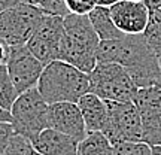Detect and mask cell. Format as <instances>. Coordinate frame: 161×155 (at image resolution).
<instances>
[{"mask_svg": "<svg viewBox=\"0 0 161 155\" xmlns=\"http://www.w3.org/2000/svg\"><path fill=\"white\" fill-rule=\"evenodd\" d=\"M97 64H118L124 67L137 90H161L160 60L146 43L143 35H124L121 39L100 42Z\"/></svg>", "mask_w": 161, "mask_h": 155, "instance_id": "1", "label": "cell"}, {"mask_svg": "<svg viewBox=\"0 0 161 155\" xmlns=\"http://www.w3.org/2000/svg\"><path fill=\"white\" fill-rule=\"evenodd\" d=\"M64 39L60 48L58 61L70 64L90 75L97 66V49L100 39L92 29L88 15L70 14L63 19Z\"/></svg>", "mask_w": 161, "mask_h": 155, "instance_id": "2", "label": "cell"}, {"mask_svg": "<svg viewBox=\"0 0 161 155\" xmlns=\"http://www.w3.org/2000/svg\"><path fill=\"white\" fill-rule=\"evenodd\" d=\"M37 91L49 106L78 103L82 96L90 92V78L64 61H52L43 67Z\"/></svg>", "mask_w": 161, "mask_h": 155, "instance_id": "3", "label": "cell"}, {"mask_svg": "<svg viewBox=\"0 0 161 155\" xmlns=\"http://www.w3.org/2000/svg\"><path fill=\"white\" fill-rule=\"evenodd\" d=\"M90 92L110 103L134 102L137 88L133 84L130 75L118 64H97L88 75Z\"/></svg>", "mask_w": 161, "mask_h": 155, "instance_id": "4", "label": "cell"}, {"mask_svg": "<svg viewBox=\"0 0 161 155\" xmlns=\"http://www.w3.org/2000/svg\"><path fill=\"white\" fill-rule=\"evenodd\" d=\"M48 110L49 104L42 98L37 88L21 94L11 109L15 134L27 139L30 143L35 142L40 133L49 128Z\"/></svg>", "mask_w": 161, "mask_h": 155, "instance_id": "5", "label": "cell"}, {"mask_svg": "<svg viewBox=\"0 0 161 155\" xmlns=\"http://www.w3.org/2000/svg\"><path fill=\"white\" fill-rule=\"evenodd\" d=\"M43 18L45 14L31 0L17 2L11 9L0 14V42L8 46L25 45Z\"/></svg>", "mask_w": 161, "mask_h": 155, "instance_id": "6", "label": "cell"}, {"mask_svg": "<svg viewBox=\"0 0 161 155\" xmlns=\"http://www.w3.org/2000/svg\"><path fill=\"white\" fill-rule=\"evenodd\" d=\"M108 104V121L103 128V136L109 140L112 146L121 143H140L143 142L142 121L136 104L127 103Z\"/></svg>", "mask_w": 161, "mask_h": 155, "instance_id": "7", "label": "cell"}, {"mask_svg": "<svg viewBox=\"0 0 161 155\" xmlns=\"http://www.w3.org/2000/svg\"><path fill=\"white\" fill-rule=\"evenodd\" d=\"M5 67L19 96L37 88L43 72L42 63L29 51L25 45L9 46V55Z\"/></svg>", "mask_w": 161, "mask_h": 155, "instance_id": "8", "label": "cell"}, {"mask_svg": "<svg viewBox=\"0 0 161 155\" xmlns=\"http://www.w3.org/2000/svg\"><path fill=\"white\" fill-rule=\"evenodd\" d=\"M64 39V25L61 18L46 17L37 25L25 46L45 67L52 61H58L60 48Z\"/></svg>", "mask_w": 161, "mask_h": 155, "instance_id": "9", "label": "cell"}, {"mask_svg": "<svg viewBox=\"0 0 161 155\" xmlns=\"http://www.w3.org/2000/svg\"><path fill=\"white\" fill-rule=\"evenodd\" d=\"M133 103L136 104L142 121L143 143L148 146H161V90H139Z\"/></svg>", "mask_w": 161, "mask_h": 155, "instance_id": "10", "label": "cell"}, {"mask_svg": "<svg viewBox=\"0 0 161 155\" xmlns=\"http://www.w3.org/2000/svg\"><path fill=\"white\" fill-rule=\"evenodd\" d=\"M109 12L115 27L122 35L139 36L145 33L149 18L146 2L142 0L114 2L109 6Z\"/></svg>", "mask_w": 161, "mask_h": 155, "instance_id": "11", "label": "cell"}, {"mask_svg": "<svg viewBox=\"0 0 161 155\" xmlns=\"http://www.w3.org/2000/svg\"><path fill=\"white\" fill-rule=\"evenodd\" d=\"M48 125L54 131L66 134L78 142H82L88 134L82 113L76 103L51 104L48 110Z\"/></svg>", "mask_w": 161, "mask_h": 155, "instance_id": "12", "label": "cell"}, {"mask_svg": "<svg viewBox=\"0 0 161 155\" xmlns=\"http://www.w3.org/2000/svg\"><path fill=\"white\" fill-rule=\"evenodd\" d=\"M31 146L40 155H78L79 142L48 128L31 142Z\"/></svg>", "mask_w": 161, "mask_h": 155, "instance_id": "13", "label": "cell"}, {"mask_svg": "<svg viewBox=\"0 0 161 155\" xmlns=\"http://www.w3.org/2000/svg\"><path fill=\"white\" fill-rule=\"evenodd\" d=\"M84 122H85L86 133H102L103 131L106 121H108V104L102 98L88 92L82 96L78 102Z\"/></svg>", "mask_w": 161, "mask_h": 155, "instance_id": "14", "label": "cell"}, {"mask_svg": "<svg viewBox=\"0 0 161 155\" xmlns=\"http://www.w3.org/2000/svg\"><path fill=\"white\" fill-rule=\"evenodd\" d=\"M90 23H91L92 29L98 36L100 42H108V40H116L122 37V33L115 27V24L112 21L109 8L106 6L97 5L91 12H90Z\"/></svg>", "mask_w": 161, "mask_h": 155, "instance_id": "15", "label": "cell"}, {"mask_svg": "<svg viewBox=\"0 0 161 155\" xmlns=\"http://www.w3.org/2000/svg\"><path fill=\"white\" fill-rule=\"evenodd\" d=\"M146 6L149 18L143 37L152 52L161 60V0H146Z\"/></svg>", "mask_w": 161, "mask_h": 155, "instance_id": "16", "label": "cell"}, {"mask_svg": "<svg viewBox=\"0 0 161 155\" xmlns=\"http://www.w3.org/2000/svg\"><path fill=\"white\" fill-rule=\"evenodd\" d=\"M78 155H115V148L103 133H88L86 137L79 142Z\"/></svg>", "mask_w": 161, "mask_h": 155, "instance_id": "17", "label": "cell"}, {"mask_svg": "<svg viewBox=\"0 0 161 155\" xmlns=\"http://www.w3.org/2000/svg\"><path fill=\"white\" fill-rule=\"evenodd\" d=\"M19 97L15 85L12 84L5 66H0V108L11 112L14 103Z\"/></svg>", "mask_w": 161, "mask_h": 155, "instance_id": "18", "label": "cell"}, {"mask_svg": "<svg viewBox=\"0 0 161 155\" xmlns=\"http://www.w3.org/2000/svg\"><path fill=\"white\" fill-rule=\"evenodd\" d=\"M31 3L45 14L46 17H55V18H64L70 15L67 3L64 0H42V2H35L31 0Z\"/></svg>", "mask_w": 161, "mask_h": 155, "instance_id": "19", "label": "cell"}, {"mask_svg": "<svg viewBox=\"0 0 161 155\" xmlns=\"http://www.w3.org/2000/svg\"><path fill=\"white\" fill-rule=\"evenodd\" d=\"M115 155H152L151 154V146L146 143H121L114 146Z\"/></svg>", "mask_w": 161, "mask_h": 155, "instance_id": "20", "label": "cell"}, {"mask_svg": "<svg viewBox=\"0 0 161 155\" xmlns=\"http://www.w3.org/2000/svg\"><path fill=\"white\" fill-rule=\"evenodd\" d=\"M30 146H31V143L27 139L21 137L18 134H14V137L11 139L8 148L3 151L2 155H27Z\"/></svg>", "mask_w": 161, "mask_h": 155, "instance_id": "21", "label": "cell"}, {"mask_svg": "<svg viewBox=\"0 0 161 155\" xmlns=\"http://www.w3.org/2000/svg\"><path fill=\"white\" fill-rule=\"evenodd\" d=\"M69 12L73 15H90V12L97 6V2H88V0H66Z\"/></svg>", "mask_w": 161, "mask_h": 155, "instance_id": "22", "label": "cell"}, {"mask_svg": "<svg viewBox=\"0 0 161 155\" xmlns=\"http://www.w3.org/2000/svg\"><path fill=\"white\" fill-rule=\"evenodd\" d=\"M14 134H15V131L12 128V124H0V155L8 148Z\"/></svg>", "mask_w": 161, "mask_h": 155, "instance_id": "23", "label": "cell"}, {"mask_svg": "<svg viewBox=\"0 0 161 155\" xmlns=\"http://www.w3.org/2000/svg\"><path fill=\"white\" fill-rule=\"evenodd\" d=\"M8 55H9V46L0 42V66H5L8 61Z\"/></svg>", "mask_w": 161, "mask_h": 155, "instance_id": "24", "label": "cell"}, {"mask_svg": "<svg viewBox=\"0 0 161 155\" xmlns=\"http://www.w3.org/2000/svg\"><path fill=\"white\" fill-rule=\"evenodd\" d=\"M0 124H12V115L9 110L0 108Z\"/></svg>", "mask_w": 161, "mask_h": 155, "instance_id": "25", "label": "cell"}, {"mask_svg": "<svg viewBox=\"0 0 161 155\" xmlns=\"http://www.w3.org/2000/svg\"><path fill=\"white\" fill-rule=\"evenodd\" d=\"M17 2L18 0H0V14H3V12L8 11V9H11Z\"/></svg>", "mask_w": 161, "mask_h": 155, "instance_id": "26", "label": "cell"}, {"mask_svg": "<svg viewBox=\"0 0 161 155\" xmlns=\"http://www.w3.org/2000/svg\"><path fill=\"white\" fill-rule=\"evenodd\" d=\"M151 154L152 155H161V146H154V148H151Z\"/></svg>", "mask_w": 161, "mask_h": 155, "instance_id": "27", "label": "cell"}, {"mask_svg": "<svg viewBox=\"0 0 161 155\" xmlns=\"http://www.w3.org/2000/svg\"><path fill=\"white\" fill-rule=\"evenodd\" d=\"M27 155H40L39 152H36L35 149H33V146H30V149H29V152H27Z\"/></svg>", "mask_w": 161, "mask_h": 155, "instance_id": "28", "label": "cell"}, {"mask_svg": "<svg viewBox=\"0 0 161 155\" xmlns=\"http://www.w3.org/2000/svg\"><path fill=\"white\" fill-rule=\"evenodd\" d=\"M160 64H161V60H160Z\"/></svg>", "mask_w": 161, "mask_h": 155, "instance_id": "29", "label": "cell"}]
</instances>
